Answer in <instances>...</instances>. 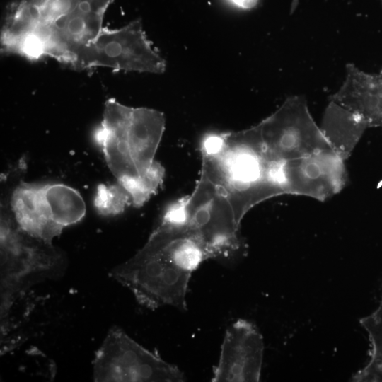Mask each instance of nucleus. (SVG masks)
I'll return each instance as SVG.
<instances>
[{
    "label": "nucleus",
    "mask_w": 382,
    "mask_h": 382,
    "mask_svg": "<svg viewBox=\"0 0 382 382\" xmlns=\"http://www.w3.org/2000/svg\"><path fill=\"white\" fill-rule=\"evenodd\" d=\"M320 128L332 149L347 159L367 127L347 110L330 101Z\"/></svg>",
    "instance_id": "nucleus-13"
},
{
    "label": "nucleus",
    "mask_w": 382,
    "mask_h": 382,
    "mask_svg": "<svg viewBox=\"0 0 382 382\" xmlns=\"http://www.w3.org/2000/svg\"><path fill=\"white\" fill-rule=\"evenodd\" d=\"M95 381H185L183 372L132 339L121 328H111L95 354Z\"/></svg>",
    "instance_id": "nucleus-10"
},
{
    "label": "nucleus",
    "mask_w": 382,
    "mask_h": 382,
    "mask_svg": "<svg viewBox=\"0 0 382 382\" xmlns=\"http://www.w3.org/2000/svg\"><path fill=\"white\" fill-rule=\"evenodd\" d=\"M232 2L240 8L248 9L254 7L258 0H231Z\"/></svg>",
    "instance_id": "nucleus-16"
},
{
    "label": "nucleus",
    "mask_w": 382,
    "mask_h": 382,
    "mask_svg": "<svg viewBox=\"0 0 382 382\" xmlns=\"http://www.w3.org/2000/svg\"><path fill=\"white\" fill-rule=\"evenodd\" d=\"M192 274L144 247L111 272L112 277L146 308L171 306L181 311L187 310V293Z\"/></svg>",
    "instance_id": "nucleus-7"
},
{
    "label": "nucleus",
    "mask_w": 382,
    "mask_h": 382,
    "mask_svg": "<svg viewBox=\"0 0 382 382\" xmlns=\"http://www.w3.org/2000/svg\"><path fill=\"white\" fill-rule=\"evenodd\" d=\"M360 324L368 333L371 349L368 364L352 376V381L357 382L368 374L382 368V295L378 308L361 318Z\"/></svg>",
    "instance_id": "nucleus-14"
},
{
    "label": "nucleus",
    "mask_w": 382,
    "mask_h": 382,
    "mask_svg": "<svg viewBox=\"0 0 382 382\" xmlns=\"http://www.w3.org/2000/svg\"><path fill=\"white\" fill-rule=\"evenodd\" d=\"M263 352V338L255 325L237 320L225 332L212 381H259Z\"/></svg>",
    "instance_id": "nucleus-12"
},
{
    "label": "nucleus",
    "mask_w": 382,
    "mask_h": 382,
    "mask_svg": "<svg viewBox=\"0 0 382 382\" xmlns=\"http://www.w3.org/2000/svg\"><path fill=\"white\" fill-rule=\"evenodd\" d=\"M93 204L100 214L115 216L123 212L125 207L132 204V199L118 183L110 185L100 184L97 187Z\"/></svg>",
    "instance_id": "nucleus-15"
},
{
    "label": "nucleus",
    "mask_w": 382,
    "mask_h": 382,
    "mask_svg": "<svg viewBox=\"0 0 382 382\" xmlns=\"http://www.w3.org/2000/svg\"><path fill=\"white\" fill-rule=\"evenodd\" d=\"M345 158L334 149L276 163L277 181L284 195H301L324 202L346 185Z\"/></svg>",
    "instance_id": "nucleus-11"
},
{
    "label": "nucleus",
    "mask_w": 382,
    "mask_h": 382,
    "mask_svg": "<svg viewBox=\"0 0 382 382\" xmlns=\"http://www.w3.org/2000/svg\"><path fill=\"white\" fill-rule=\"evenodd\" d=\"M257 125L264 156L271 163L333 149L313 119L306 100L301 96L287 98L274 113Z\"/></svg>",
    "instance_id": "nucleus-9"
},
{
    "label": "nucleus",
    "mask_w": 382,
    "mask_h": 382,
    "mask_svg": "<svg viewBox=\"0 0 382 382\" xmlns=\"http://www.w3.org/2000/svg\"><path fill=\"white\" fill-rule=\"evenodd\" d=\"M165 129L163 114L131 108L108 99L103 120L93 132L105 162L117 183L132 197H150L162 185L164 173L155 154Z\"/></svg>",
    "instance_id": "nucleus-2"
},
{
    "label": "nucleus",
    "mask_w": 382,
    "mask_h": 382,
    "mask_svg": "<svg viewBox=\"0 0 382 382\" xmlns=\"http://www.w3.org/2000/svg\"><path fill=\"white\" fill-rule=\"evenodd\" d=\"M379 1H380V2L382 4V0H379Z\"/></svg>",
    "instance_id": "nucleus-17"
},
{
    "label": "nucleus",
    "mask_w": 382,
    "mask_h": 382,
    "mask_svg": "<svg viewBox=\"0 0 382 382\" xmlns=\"http://www.w3.org/2000/svg\"><path fill=\"white\" fill-rule=\"evenodd\" d=\"M224 137L219 153L202 154L201 175L225 195L241 224L255 205L284 194L272 178V163L264 156L257 125Z\"/></svg>",
    "instance_id": "nucleus-3"
},
{
    "label": "nucleus",
    "mask_w": 382,
    "mask_h": 382,
    "mask_svg": "<svg viewBox=\"0 0 382 382\" xmlns=\"http://www.w3.org/2000/svg\"><path fill=\"white\" fill-rule=\"evenodd\" d=\"M70 66L76 70L105 67L162 74L166 62L147 38L141 21L136 20L117 29L103 28L76 52Z\"/></svg>",
    "instance_id": "nucleus-8"
},
{
    "label": "nucleus",
    "mask_w": 382,
    "mask_h": 382,
    "mask_svg": "<svg viewBox=\"0 0 382 382\" xmlns=\"http://www.w3.org/2000/svg\"><path fill=\"white\" fill-rule=\"evenodd\" d=\"M1 317L11 308L22 286L36 275L52 272L61 255L52 246L23 231L11 207L1 206Z\"/></svg>",
    "instance_id": "nucleus-6"
},
{
    "label": "nucleus",
    "mask_w": 382,
    "mask_h": 382,
    "mask_svg": "<svg viewBox=\"0 0 382 382\" xmlns=\"http://www.w3.org/2000/svg\"><path fill=\"white\" fill-rule=\"evenodd\" d=\"M183 198L185 231L201 242L210 259L231 261L245 255L241 224L227 197L213 183L201 175L193 192Z\"/></svg>",
    "instance_id": "nucleus-5"
},
{
    "label": "nucleus",
    "mask_w": 382,
    "mask_h": 382,
    "mask_svg": "<svg viewBox=\"0 0 382 382\" xmlns=\"http://www.w3.org/2000/svg\"><path fill=\"white\" fill-rule=\"evenodd\" d=\"M4 178L16 223L34 238L52 243L65 227L78 223L86 214L82 196L69 185L21 181L12 188L7 177Z\"/></svg>",
    "instance_id": "nucleus-4"
},
{
    "label": "nucleus",
    "mask_w": 382,
    "mask_h": 382,
    "mask_svg": "<svg viewBox=\"0 0 382 382\" xmlns=\"http://www.w3.org/2000/svg\"><path fill=\"white\" fill-rule=\"evenodd\" d=\"M112 0H13L1 33L4 54L69 63L103 30Z\"/></svg>",
    "instance_id": "nucleus-1"
}]
</instances>
